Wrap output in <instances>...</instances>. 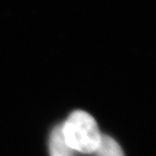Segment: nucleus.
Listing matches in <instances>:
<instances>
[{
    "mask_svg": "<svg viewBox=\"0 0 156 156\" xmlns=\"http://www.w3.org/2000/svg\"><path fill=\"white\" fill-rule=\"evenodd\" d=\"M62 131L69 147L84 154L95 153L102 135L93 116L83 110L71 113L62 125Z\"/></svg>",
    "mask_w": 156,
    "mask_h": 156,
    "instance_id": "f257e3e1",
    "label": "nucleus"
},
{
    "mask_svg": "<svg viewBox=\"0 0 156 156\" xmlns=\"http://www.w3.org/2000/svg\"><path fill=\"white\" fill-rule=\"evenodd\" d=\"M50 156H73V149L69 147L62 134L61 126H56L52 130L50 137Z\"/></svg>",
    "mask_w": 156,
    "mask_h": 156,
    "instance_id": "f03ea898",
    "label": "nucleus"
},
{
    "mask_svg": "<svg viewBox=\"0 0 156 156\" xmlns=\"http://www.w3.org/2000/svg\"><path fill=\"white\" fill-rule=\"evenodd\" d=\"M96 156H124L121 146L115 140L108 135H101L100 144L95 150Z\"/></svg>",
    "mask_w": 156,
    "mask_h": 156,
    "instance_id": "7ed1b4c3",
    "label": "nucleus"
}]
</instances>
